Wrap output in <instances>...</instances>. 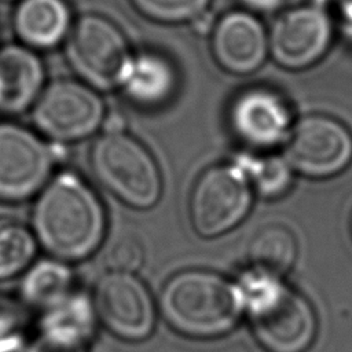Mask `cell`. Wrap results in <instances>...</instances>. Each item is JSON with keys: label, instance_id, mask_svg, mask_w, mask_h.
<instances>
[{"label": "cell", "instance_id": "6da1fadb", "mask_svg": "<svg viewBox=\"0 0 352 352\" xmlns=\"http://www.w3.org/2000/svg\"><path fill=\"white\" fill-rule=\"evenodd\" d=\"M32 226L36 241L54 258L78 261L102 243L106 216L94 190L77 175L62 172L37 194Z\"/></svg>", "mask_w": 352, "mask_h": 352}, {"label": "cell", "instance_id": "7a4b0ae2", "mask_svg": "<svg viewBox=\"0 0 352 352\" xmlns=\"http://www.w3.org/2000/svg\"><path fill=\"white\" fill-rule=\"evenodd\" d=\"M235 285L253 336L267 352H305L312 345L318 322L304 296L252 268Z\"/></svg>", "mask_w": 352, "mask_h": 352}, {"label": "cell", "instance_id": "3957f363", "mask_svg": "<svg viewBox=\"0 0 352 352\" xmlns=\"http://www.w3.org/2000/svg\"><path fill=\"white\" fill-rule=\"evenodd\" d=\"M165 322L190 338H217L238 323L243 305L236 285L205 270H187L170 276L160 293Z\"/></svg>", "mask_w": 352, "mask_h": 352}, {"label": "cell", "instance_id": "277c9868", "mask_svg": "<svg viewBox=\"0 0 352 352\" xmlns=\"http://www.w3.org/2000/svg\"><path fill=\"white\" fill-rule=\"evenodd\" d=\"M91 168L98 182L135 209L154 206L162 180L150 151L125 132H103L91 150Z\"/></svg>", "mask_w": 352, "mask_h": 352}, {"label": "cell", "instance_id": "5b68a950", "mask_svg": "<svg viewBox=\"0 0 352 352\" xmlns=\"http://www.w3.org/2000/svg\"><path fill=\"white\" fill-rule=\"evenodd\" d=\"M66 56L84 84L102 91L121 85L132 59L122 32L96 14L82 15L72 26Z\"/></svg>", "mask_w": 352, "mask_h": 352}, {"label": "cell", "instance_id": "8992f818", "mask_svg": "<svg viewBox=\"0 0 352 352\" xmlns=\"http://www.w3.org/2000/svg\"><path fill=\"white\" fill-rule=\"evenodd\" d=\"M104 117V103L96 91L69 78L47 84L32 107L37 131L65 143L88 138L103 124Z\"/></svg>", "mask_w": 352, "mask_h": 352}, {"label": "cell", "instance_id": "52a82bcc", "mask_svg": "<svg viewBox=\"0 0 352 352\" xmlns=\"http://www.w3.org/2000/svg\"><path fill=\"white\" fill-rule=\"evenodd\" d=\"M250 187L235 164L205 170L190 197V220L195 232L204 238H214L236 227L252 206Z\"/></svg>", "mask_w": 352, "mask_h": 352}, {"label": "cell", "instance_id": "ba28073f", "mask_svg": "<svg viewBox=\"0 0 352 352\" xmlns=\"http://www.w3.org/2000/svg\"><path fill=\"white\" fill-rule=\"evenodd\" d=\"M283 158L293 170L307 177L334 176L352 161V133L333 117L305 116L292 126Z\"/></svg>", "mask_w": 352, "mask_h": 352}, {"label": "cell", "instance_id": "9c48e42d", "mask_svg": "<svg viewBox=\"0 0 352 352\" xmlns=\"http://www.w3.org/2000/svg\"><path fill=\"white\" fill-rule=\"evenodd\" d=\"M55 151L33 131L0 122V201L19 202L51 180Z\"/></svg>", "mask_w": 352, "mask_h": 352}, {"label": "cell", "instance_id": "30bf717a", "mask_svg": "<svg viewBox=\"0 0 352 352\" xmlns=\"http://www.w3.org/2000/svg\"><path fill=\"white\" fill-rule=\"evenodd\" d=\"M96 318L116 337L136 342L154 330L155 307L146 285L133 274L109 272L95 287Z\"/></svg>", "mask_w": 352, "mask_h": 352}, {"label": "cell", "instance_id": "8fae6325", "mask_svg": "<svg viewBox=\"0 0 352 352\" xmlns=\"http://www.w3.org/2000/svg\"><path fill=\"white\" fill-rule=\"evenodd\" d=\"M333 25L327 12L304 6L280 14L268 34V51L282 67L300 70L312 66L327 51Z\"/></svg>", "mask_w": 352, "mask_h": 352}, {"label": "cell", "instance_id": "7c38bea8", "mask_svg": "<svg viewBox=\"0 0 352 352\" xmlns=\"http://www.w3.org/2000/svg\"><path fill=\"white\" fill-rule=\"evenodd\" d=\"M228 124L235 138L253 148H271L292 131V111L275 91L254 87L242 91L228 110Z\"/></svg>", "mask_w": 352, "mask_h": 352}, {"label": "cell", "instance_id": "4fadbf2b", "mask_svg": "<svg viewBox=\"0 0 352 352\" xmlns=\"http://www.w3.org/2000/svg\"><path fill=\"white\" fill-rule=\"evenodd\" d=\"M212 54L220 67L232 74L257 70L268 54V36L250 12L231 11L212 30Z\"/></svg>", "mask_w": 352, "mask_h": 352}, {"label": "cell", "instance_id": "5bb4252c", "mask_svg": "<svg viewBox=\"0 0 352 352\" xmlns=\"http://www.w3.org/2000/svg\"><path fill=\"white\" fill-rule=\"evenodd\" d=\"M45 87V70L36 51L19 44L0 47V114L32 109Z\"/></svg>", "mask_w": 352, "mask_h": 352}, {"label": "cell", "instance_id": "9a60e30c", "mask_svg": "<svg viewBox=\"0 0 352 352\" xmlns=\"http://www.w3.org/2000/svg\"><path fill=\"white\" fill-rule=\"evenodd\" d=\"M12 26L21 44L36 51L62 43L72 30V12L65 0H19Z\"/></svg>", "mask_w": 352, "mask_h": 352}, {"label": "cell", "instance_id": "2e32d148", "mask_svg": "<svg viewBox=\"0 0 352 352\" xmlns=\"http://www.w3.org/2000/svg\"><path fill=\"white\" fill-rule=\"evenodd\" d=\"M177 74L168 58L155 52L132 56L121 85L129 100L144 107H157L175 94Z\"/></svg>", "mask_w": 352, "mask_h": 352}, {"label": "cell", "instance_id": "e0dca14e", "mask_svg": "<svg viewBox=\"0 0 352 352\" xmlns=\"http://www.w3.org/2000/svg\"><path fill=\"white\" fill-rule=\"evenodd\" d=\"M74 292L72 270L56 258H44L33 264L21 283L25 304L41 314L58 307Z\"/></svg>", "mask_w": 352, "mask_h": 352}, {"label": "cell", "instance_id": "ac0fdd59", "mask_svg": "<svg viewBox=\"0 0 352 352\" xmlns=\"http://www.w3.org/2000/svg\"><path fill=\"white\" fill-rule=\"evenodd\" d=\"M298 253L294 234L279 224L264 226L249 239L246 258L252 270L280 278L293 267Z\"/></svg>", "mask_w": 352, "mask_h": 352}, {"label": "cell", "instance_id": "d6986e66", "mask_svg": "<svg viewBox=\"0 0 352 352\" xmlns=\"http://www.w3.org/2000/svg\"><path fill=\"white\" fill-rule=\"evenodd\" d=\"M36 248L37 241L28 227L12 219H0V280L26 270Z\"/></svg>", "mask_w": 352, "mask_h": 352}, {"label": "cell", "instance_id": "ffe728a7", "mask_svg": "<svg viewBox=\"0 0 352 352\" xmlns=\"http://www.w3.org/2000/svg\"><path fill=\"white\" fill-rule=\"evenodd\" d=\"M234 164L242 169L250 186L265 198L280 197L292 184V168L285 158L246 154L238 157Z\"/></svg>", "mask_w": 352, "mask_h": 352}, {"label": "cell", "instance_id": "44dd1931", "mask_svg": "<svg viewBox=\"0 0 352 352\" xmlns=\"http://www.w3.org/2000/svg\"><path fill=\"white\" fill-rule=\"evenodd\" d=\"M92 301L80 292H74L58 307L41 314L40 327H52L89 338L95 323Z\"/></svg>", "mask_w": 352, "mask_h": 352}, {"label": "cell", "instance_id": "7402d4cb", "mask_svg": "<svg viewBox=\"0 0 352 352\" xmlns=\"http://www.w3.org/2000/svg\"><path fill=\"white\" fill-rule=\"evenodd\" d=\"M209 1L210 0H132L140 14L164 23L192 22L208 11Z\"/></svg>", "mask_w": 352, "mask_h": 352}, {"label": "cell", "instance_id": "603a6c76", "mask_svg": "<svg viewBox=\"0 0 352 352\" xmlns=\"http://www.w3.org/2000/svg\"><path fill=\"white\" fill-rule=\"evenodd\" d=\"M29 329L26 308L10 296L0 294V352H19Z\"/></svg>", "mask_w": 352, "mask_h": 352}, {"label": "cell", "instance_id": "cb8c5ba5", "mask_svg": "<svg viewBox=\"0 0 352 352\" xmlns=\"http://www.w3.org/2000/svg\"><path fill=\"white\" fill-rule=\"evenodd\" d=\"M104 263L110 272L135 274L144 263V248L136 235L121 232L109 242Z\"/></svg>", "mask_w": 352, "mask_h": 352}, {"label": "cell", "instance_id": "d4e9b609", "mask_svg": "<svg viewBox=\"0 0 352 352\" xmlns=\"http://www.w3.org/2000/svg\"><path fill=\"white\" fill-rule=\"evenodd\" d=\"M88 338L52 327H40L26 352H87Z\"/></svg>", "mask_w": 352, "mask_h": 352}, {"label": "cell", "instance_id": "484cf974", "mask_svg": "<svg viewBox=\"0 0 352 352\" xmlns=\"http://www.w3.org/2000/svg\"><path fill=\"white\" fill-rule=\"evenodd\" d=\"M342 30L352 37V0H333Z\"/></svg>", "mask_w": 352, "mask_h": 352}, {"label": "cell", "instance_id": "4316f807", "mask_svg": "<svg viewBox=\"0 0 352 352\" xmlns=\"http://www.w3.org/2000/svg\"><path fill=\"white\" fill-rule=\"evenodd\" d=\"M245 7L257 12H271L278 10L283 0H239Z\"/></svg>", "mask_w": 352, "mask_h": 352}, {"label": "cell", "instance_id": "83f0119b", "mask_svg": "<svg viewBox=\"0 0 352 352\" xmlns=\"http://www.w3.org/2000/svg\"><path fill=\"white\" fill-rule=\"evenodd\" d=\"M214 19L213 16L205 11L204 14H201L198 18H195L192 21V26H194V30L199 34H208V33H212L213 28H214Z\"/></svg>", "mask_w": 352, "mask_h": 352}, {"label": "cell", "instance_id": "f1b7e54d", "mask_svg": "<svg viewBox=\"0 0 352 352\" xmlns=\"http://www.w3.org/2000/svg\"><path fill=\"white\" fill-rule=\"evenodd\" d=\"M124 121L125 120L117 113H111V114L106 116L104 121L102 124L103 132H111V133L124 132V129H125V122Z\"/></svg>", "mask_w": 352, "mask_h": 352}, {"label": "cell", "instance_id": "f546056e", "mask_svg": "<svg viewBox=\"0 0 352 352\" xmlns=\"http://www.w3.org/2000/svg\"><path fill=\"white\" fill-rule=\"evenodd\" d=\"M351 231H352V217H351Z\"/></svg>", "mask_w": 352, "mask_h": 352}, {"label": "cell", "instance_id": "4dcf8cb0", "mask_svg": "<svg viewBox=\"0 0 352 352\" xmlns=\"http://www.w3.org/2000/svg\"><path fill=\"white\" fill-rule=\"evenodd\" d=\"M1 1H11V0H1ZM19 1V0H18Z\"/></svg>", "mask_w": 352, "mask_h": 352}]
</instances>
